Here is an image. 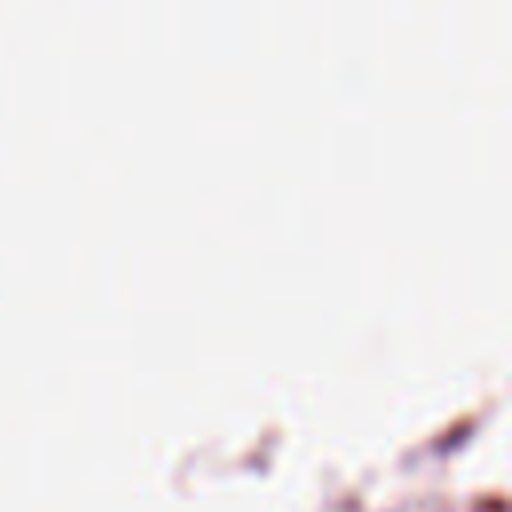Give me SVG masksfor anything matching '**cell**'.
<instances>
[]
</instances>
